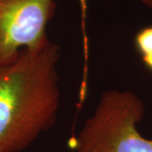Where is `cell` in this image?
<instances>
[{
  "instance_id": "6da1fadb",
  "label": "cell",
  "mask_w": 152,
  "mask_h": 152,
  "mask_svg": "<svg viewBox=\"0 0 152 152\" xmlns=\"http://www.w3.org/2000/svg\"><path fill=\"white\" fill-rule=\"evenodd\" d=\"M60 48L48 40L0 65V152H20L54 125Z\"/></svg>"
},
{
  "instance_id": "7a4b0ae2",
  "label": "cell",
  "mask_w": 152,
  "mask_h": 152,
  "mask_svg": "<svg viewBox=\"0 0 152 152\" xmlns=\"http://www.w3.org/2000/svg\"><path fill=\"white\" fill-rule=\"evenodd\" d=\"M145 113V102L135 93L107 91L71 140V148L75 152H152V138L144 137L137 128Z\"/></svg>"
},
{
  "instance_id": "3957f363",
  "label": "cell",
  "mask_w": 152,
  "mask_h": 152,
  "mask_svg": "<svg viewBox=\"0 0 152 152\" xmlns=\"http://www.w3.org/2000/svg\"><path fill=\"white\" fill-rule=\"evenodd\" d=\"M55 10V0H0V65L48 41L47 26Z\"/></svg>"
},
{
  "instance_id": "277c9868",
  "label": "cell",
  "mask_w": 152,
  "mask_h": 152,
  "mask_svg": "<svg viewBox=\"0 0 152 152\" xmlns=\"http://www.w3.org/2000/svg\"><path fill=\"white\" fill-rule=\"evenodd\" d=\"M139 54L141 57L145 67L152 73V32L149 33L143 39L139 49Z\"/></svg>"
},
{
  "instance_id": "5b68a950",
  "label": "cell",
  "mask_w": 152,
  "mask_h": 152,
  "mask_svg": "<svg viewBox=\"0 0 152 152\" xmlns=\"http://www.w3.org/2000/svg\"><path fill=\"white\" fill-rule=\"evenodd\" d=\"M139 2H140L142 4L146 6L147 8L152 10V0H138Z\"/></svg>"
}]
</instances>
